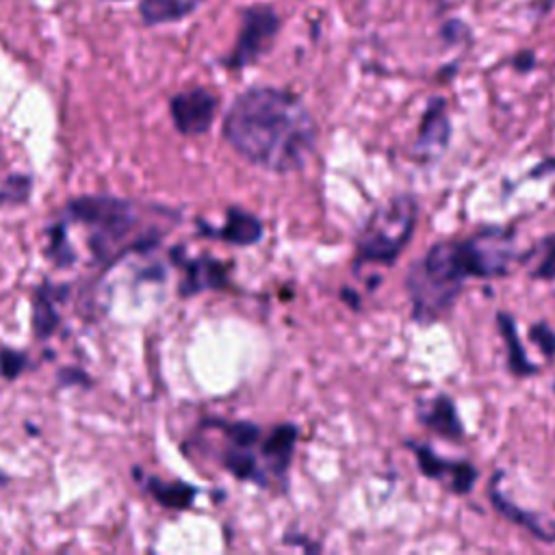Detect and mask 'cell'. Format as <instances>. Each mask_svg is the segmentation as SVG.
<instances>
[{
	"label": "cell",
	"instance_id": "1",
	"mask_svg": "<svg viewBox=\"0 0 555 555\" xmlns=\"http://www.w3.org/2000/svg\"><path fill=\"white\" fill-rule=\"evenodd\" d=\"M317 124L304 102L278 87L243 91L223 119V137L251 165L291 173L306 165L317 145Z\"/></svg>",
	"mask_w": 555,
	"mask_h": 555
},
{
	"label": "cell",
	"instance_id": "2",
	"mask_svg": "<svg viewBox=\"0 0 555 555\" xmlns=\"http://www.w3.org/2000/svg\"><path fill=\"white\" fill-rule=\"evenodd\" d=\"M512 230L486 228L462 241H440L408 269L414 319L431 323L455 304L466 278H501L514 262Z\"/></svg>",
	"mask_w": 555,
	"mask_h": 555
},
{
	"label": "cell",
	"instance_id": "3",
	"mask_svg": "<svg viewBox=\"0 0 555 555\" xmlns=\"http://www.w3.org/2000/svg\"><path fill=\"white\" fill-rule=\"evenodd\" d=\"M217 434L215 457L241 481H254L260 488L282 486L295 453L297 427L291 423L262 429L249 421H206Z\"/></svg>",
	"mask_w": 555,
	"mask_h": 555
},
{
	"label": "cell",
	"instance_id": "4",
	"mask_svg": "<svg viewBox=\"0 0 555 555\" xmlns=\"http://www.w3.org/2000/svg\"><path fill=\"white\" fill-rule=\"evenodd\" d=\"M65 215L85 228V245L93 262H115L126 251L147 249L158 238V234L134 236L137 208L119 197L82 195L65 206Z\"/></svg>",
	"mask_w": 555,
	"mask_h": 555
},
{
	"label": "cell",
	"instance_id": "5",
	"mask_svg": "<svg viewBox=\"0 0 555 555\" xmlns=\"http://www.w3.org/2000/svg\"><path fill=\"white\" fill-rule=\"evenodd\" d=\"M416 212L412 195H397L375 208L356 238V264L390 267L414 234Z\"/></svg>",
	"mask_w": 555,
	"mask_h": 555
},
{
	"label": "cell",
	"instance_id": "6",
	"mask_svg": "<svg viewBox=\"0 0 555 555\" xmlns=\"http://www.w3.org/2000/svg\"><path fill=\"white\" fill-rule=\"evenodd\" d=\"M280 28V20L275 11L267 4L249 7L241 15V30L236 46L225 59L228 67L241 69L256 63L273 43Z\"/></svg>",
	"mask_w": 555,
	"mask_h": 555
},
{
	"label": "cell",
	"instance_id": "7",
	"mask_svg": "<svg viewBox=\"0 0 555 555\" xmlns=\"http://www.w3.org/2000/svg\"><path fill=\"white\" fill-rule=\"evenodd\" d=\"M219 100L212 91L204 87H193L189 91H180L169 102V113L178 132L193 137L206 132L217 113Z\"/></svg>",
	"mask_w": 555,
	"mask_h": 555
},
{
	"label": "cell",
	"instance_id": "8",
	"mask_svg": "<svg viewBox=\"0 0 555 555\" xmlns=\"http://www.w3.org/2000/svg\"><path fill=\"white\" fill-rule=\"evenodd\" d=\"M418 460V468L425 477L440 481L453 494H466L473 490L477 479V468L468 462H453L436 455L427 444H412Z\"/></svg>",
	"mask_w": 555,
	"mask_h": 555
},
{
	"label": "cell",
	"instance_id": "9",
	"mask_svg": "<svg viewBox=\"0 0 555 555\" xmlns=\"http://www.w3.org/2000/svg\"><path fill=\"white\" fill-rule=\"evenodd\" d=\"M182 267H184V278L180 282V295L182 297H191V295L202 293V291L223 288L228 284L230 267L210 258V256L191 258V260L182 262Z\"/></svg>",
	"mask_w": 555,
	"mask_h": 555
},
{
	"label": "cell",
	"instance_id": "10",
	"mask_svg": "<svg viewBox=\"0 0 555 555\" xmlns=\"http://www.w3.org/2000/svg\"><path fill=\"white\" fill-rule=\"evenodd\" d=\"M449 119L444 115V102L436 100L429 104L421 130H418V139H416V154L421 158H438V154L447 147L449 143Z\"/></svg>",
	"mask_w": 555,
	"mask_h": 555
},
{
	"label": "cell",
	"instance_id": "11",
	"mask_svg": "<svg viewBox=\"0 0 555 555\" xmlns=\"http://www.w3.org/2000/svg\"><path fill=\"white\" fill-rule=\"evenodd\" d=\"M418 421L444 438H462L464 434L455 403L447 395H438L427 405H421Z\"/></svg>",
	"mask_w": 555,
	"mask_h": 555
},
{
	"label": "cell",
	"instance_id": "12",
	"mask_svg": "<svg viewBox=\"0 0 555 555\" xmlns=\"http://www.w3.org/2000/svg\"><path fill=\"white\" fill-rule=\"evenodd\" d=\"M219 238L232 243V245H254L262 238V223L256 215L241 210V208H230L225 215L223 228L217 232Z\"/></svg>",
	"mask_w": 555,
	"mask_h": 555
},
{
	"label": "cell",
	"instance_id": "13",
	"mask_svg": "<svg viewBox=\"0 0 555 555\" xmlns=\"http://www.w3.org/2000/svg\"><path fill=\"white\" fill-rule=\"evenodd\" d=\"M202 0H141L139 13L145 24H169L186 17Z\"/></svg>",
	"mask_w": 555,
	"mask_h": 555
},
{
	"label": "cell",
	"instance_id": "14",
	"mask_svg": "<svg viewBox=\"0 0 555 555\" xmlns=\"http://www.w3.org/2000/svg\"><path fill=\"white\" fill-rule=\"evenodd\" d=\"M499 321V327H501V334H503V340L507 345V364L512 369V373L525 377V375H533L538 371L535 364H531V360L527 358L525 349H522V343L516 334V325H514V319L505 312H499L496 317Z\"/></svg>",
	"mask_w": 555,
	"mask_h": 555
},
{
	"label": "cell",
	"instance_id": "15",
	"mask_svg": "<svg viewBox=\"0 0 555 555\" xmlns=\"http://www.w3.org/2000/svg\"><path fill=\"white\" fill-rule=\"evenodd\" d=\"M490 499H492L494 507H496L501 514H505V516L512 518L514 522L522 525L527 531H531V533L538 535L540 540H544V542H553V540H555V529H553V527H544V522H542L535 514H529V512H525V509L514 507L512 501H507V496L501 494L494 486L490 488Z\"/></svg>",
	"mask_w": 555,
	"mask_h": 555
},
{
	"label": "cell",
	"instance_id": "16",
	"mask_svg": "<svg viewBox=\"0 0 555 555\" xmlns=\"http://www.w3.org/2000/svg\"><path fill=\"white\" fill-rule=\"evenodd\" d=\"M147 488L150 492L154 494L156 501H160L163 505L167 507H176V509H182V507H189L193 496H195V488H191L189 483H165L156 477H150L147 479Z\"/></svg>",
	"mask_w": 555,
	"mask_h": 555
},
{
	"label": "cell",
	"instance_id": "17",
	"mask_svg": "<svg viewBox=\"0 0 555 555\" xmlns=\"http://www.w3.org/2000/svg\"><path fill=\"white\" fill-rule=\"evenodd\" d=\"M56 323H59V314H56V308L52 304L50 284H43L41 291L37 293V299H35V314H33L35 334L39 338H48L54 332Z\"/></svg>",
	"mask_w": 555,
	"mask_h": 555
},
{
	"label": "cell",
	"instance_id": "18",
	"mask_svg": "<svg viewBox=\"0 0 555 555\" xmlns=\"http://www.w3.org/2000/svg\"><path fill=\"white\" fill-rule=\"evenodd\" d=\"M33 180L26 173H11L2 186H0V204L4 206H20L28 199L30 195Z\"/></svg>",
	"mask_w": 555,
	"mask_h": 555
},
{
	"label": "cell",
	"instance_id": "19",
	"mask_svg": "<svg viewBox=\"0 0 555 555\" xmlns=\"http://www.w3.org/2000/svg\"><path fill=\"white\" fill-rule=\"evenodd\" d=\"M535 251H538V260H535V269L531 271V275L540 278V280L555 278V236L544 238Z\"/></svg>",
	"mask_w": 555,
	"mask_h": 555
},
{
	"label": "cell",
	"instance_id": "20",
	"mask_svg": "<svg viewBox=\"0 0 555 555\" xmlns=\"http://www.w3.org/2000/svg\"><path fill=\"white\" fill-rule=\"evenodd\" d=\"M24 362H26L24 353H20V351H7V349H4V351L0 353V373H2L4 377L13 379V377H17L20 371L24 369Z\"/></svg>",
	"mask_w": 555,
	"mask_h": 555
},
{
	"label": "cell",
	"instance_id": "21",
	"mask_svg": "<svg viewBox=\"0 0 555 555\" xmlns=\"http://www.w3.org/2000/svg\"><path fill=\"white\" fill-rule=\"evenodd\" d=\"M531 338L542 347V351L546 356H553L555 353V334L544 325V323H538L531 327Z\"/></svg>",
	"mask_w": 555,
	"mask_h": 555
}]
</instances>
